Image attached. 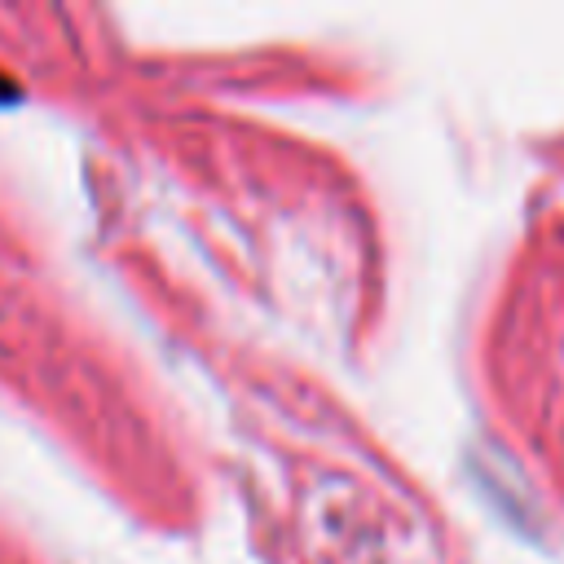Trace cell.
I'll use <instances>...</instances> for the list:
<instances>
[{"label":"cell","instance_id":"cell-1","mask_svg":"<svg viewBox=\"0 0 564 564\" xmlns=\"http://www.w3.org/2000/svg\"><path fill=\"white\" fill-rule=\"evenodd\" d=\"M18 101H22V84L0 70V110H4V106H18Z\"/></svg>","mask_w":564,"mask_h":564}]
</instances>
